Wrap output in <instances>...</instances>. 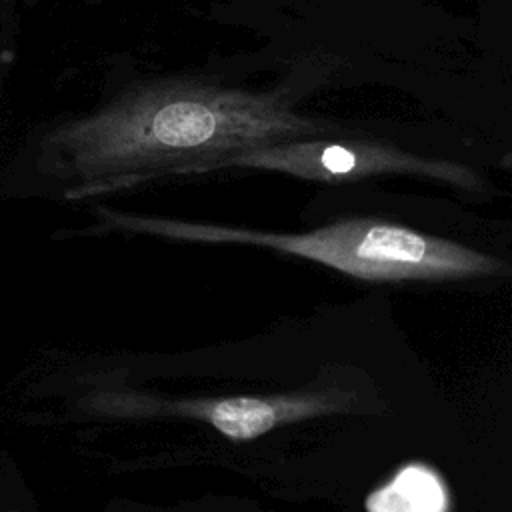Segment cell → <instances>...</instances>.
Returning a JSON list of instances; mask_svg holds the SVG:
<instances>
[{
    "label": "cell",
    "instance_id": "6da1fadb",
    "mask_svg": "<svg viewBox=\"0 0 512 512\" xmlns=\"http://www.w3.org/2000/svg\"><path fill=\"white\" fill-rule=\"evenodd\" d=\"M342 132L340 122L296 112L284 92L162 78L26 136L0 168V198L88 200L160 176L196 174L250 148Z\"/></svg>",
    "mask_w": 512,
    "mask_h": 512
},
{
    "label": "cell",
    "instance_id": "7a4b0ae2",
    "mask_svg": "<svg viewBox=\"0 0 512 512\" xmlns=\"http://www.w3.org/2000/svg\"><path fill=\"white\" fill-rule=\"evenodd\" d=\"M96 214L110 230L180 242L258 246L308 258L362 280L468 278L492 274L500 266L490 254L472 246L376 218L338 220L308 232H270L142 216L104 206L96 208Z\"/></svg>",
    "mask_w": 512,
    "mask_h": 512
},
{
    "label": "cell",
    "instance_id": "3957f363",
    "mask_svg": "<svg viewBox=\"0 0 512 512\" xmlns=\"http://www.w3.org/2000/svg\"><path fill=\"white\" fill-rule=\"evenodd\" d=\"M230 168L282 172L324 184H346L380 174H406L430 178L472 194H484L490 188L466 164L414 154L372 138L344 136V132L250 148L204 164L196 174Z\"/></svg>",
    "mask_w": 512,
    "mask_h": 512
},
{
    "label": "cell",
    "instance_id": "277c9868",
    "mask_svg": "<svg viewBox=\"0 0 512 512\" xmlns=\"http://www.w3.org/2000/svg\"><path fill=\"white\" fill-rule=\"evenodd\" d=\"M210 420L224 436L250 440L274 426L276 412L270 404L258 398H230L212 408Z\"/></svg>",
    "mask_w": 512,
    "mask_h": 512
},
{
    "label": "cell",
    "instance_id": "5b68a950",
    "mask_svg": "<svg viewBox=\"0 0 512 512\" xmlns=\"http://www.w3.org/2000/svg\"><path fill=\"white\" fill-rule=\"evenodd\" d=\"M6 64H8V56L2 54V56H0V78H2V70L6 68Z\"/></svg>",
    "mask_w": 512,
    "mask_h": 512
}]
</instances>
